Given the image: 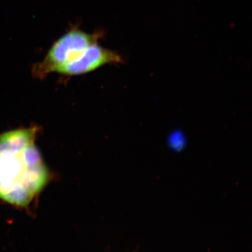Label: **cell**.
<instances>
[{
  "label": "cell",
  "mask_w": 252,
  "mask_h": 252,
  "mask_svg": "<svg viewBox=\"0 0 252 252\" xmlns=\"http://www.w3.org/2000/svg\"><path fill=\"white\" fill-rule=\"evenodd\" d=\"M36 127L0 134V198L13 206L29 205L47 184L49 173L34 144Z\"/></svg>",
  "instance_id": "1"
},
{
  "label": "cell",
  "mask_w": 252,
  "mask_h": 252,
  "mask_svg": "<svg viewBox=\"0 0 252 252\" xmlns=\"http://www.w3.org/2000/svg\"><path fill=\"white\" fill-rule=\"evenodd\" d=\"M99 33H88L72 28L53 44L43 61L34 70L38 76L55 72L57 69L75 61L88 47L97 43Z\"/></svg>",
  "instance_id": "2"
},
{
  "label": "cell",
  "mask_w": 252,
  "mask_h": 252,
  "mask_svg": "<svg viewBox=\"0 0 252 252\" xmlns=\"http://www.w3.org/2000/svg\"><path fill=\"white\" fill-rule=\"evenodd\" d=\"M117 52L94 44L88 47L80 58L57 69L55 72L65 75H80L96 70L106 64L124 63Z\"/></svg>",
  "instance_id": "3"
},
{
  "label": "cell",
  "mask_w": 252,
  "mask_h": 252,
  "mask_svg": "<svg viewBox=\"0 0 252 252\" xmlns=\"http://www.w3.org/2000/svg\"><path fill=\"white\" fill-rule=\"evenodd\" d=\"M169 142L173 149L179 150L184 147L185 144V137L181 131H175L169 135Z\"/></svg>",
  "instance_id": "4"
}]
</instances>
